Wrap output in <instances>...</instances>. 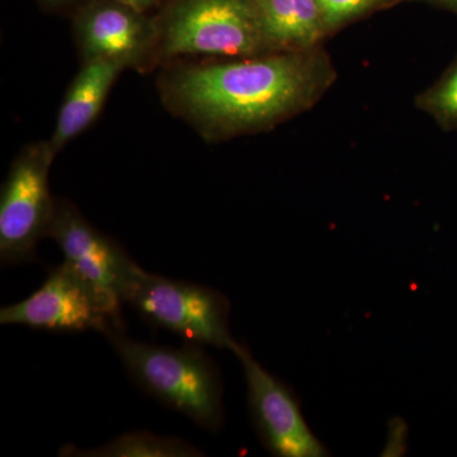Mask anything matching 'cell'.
<instances>
[{"mask_svg":"<svg viewBox=\"0 0 457 457\" xmlns=\"http://www.w3.org/2000/svg\"><path fill=\"white\" fill-rule=\"evenodd\" d=\"M323 12L329 35H336L345 27L385 11L402 0H318Z\"/></svg>","mask_w":457,"mask_h":457,"instance_id":"14","label":"cell"},{"mask_svg":"<svg viewBox=\"0 0 457 457\" xmlns=\"http://www.w3.org/2000/svg\"><path fill=\"white\" fill-rule=\"evenodd\" d=\"M233 353L245 370L252 425L267 453L278 457L332 455L306 422L293 387L264 369L242 343Z\"/></svg>","mask_w":457,"mask_h":457,"instance_id":"7","label":"cell"},{"mask_svg":"<svg viewBox=\"0 0 457 457\" xmlns=\"http://www.w3.org/2000/svg\"><path fill=\"white\" fill-rule=\"evenodd\" d=\"M402 2H409V0H402Z\"/></svg>","mask_w":457,"mask_h":457,"instance_id":"19","label":"cell"},{"mask_svg":"<svg viewBox=\"0 0 457 457\" xmlns=\"http://www.w3.org/2000/svg\"><path fill=\"white\" fill-rule=\"evenodd\" d=\"M0 324L54 333L125 332L95 291L65 262L22 302L0 309Z\"/></svg>","mask_w":457,"mask_h":457,"instance_id":"8","label":"cell"},{"mask_svg":"<svg viewBox=\"0 0 457 457\" xmlns=\"http://www.w3.org/2000/svg\"><path fill=\"white\" fill-rule=\"evenodd\" d=\"M273 53L321 46L329 31L318 0H253Z\"/></svg>","mask_w":457,"mask_h":457,"instance_id":"11","label":"cell"},{"mask_svg":"<svg viewBox=\"0 0 457 457\" xmlns=\"http://www.w3.org/2000/svg\"><path fill=\"white\" fill-rule=\"evenodd\" d=\"M414 106L428 114L441 130H457V56L432 86L417 96Z\"/></svg>","mask_w":457,"mask_h":457,"instance_id":"13","label":"cell"},{"mask_svg":"<svg viewBox=\"0 0 457 457\" xmlns=\"http://www.w3.org/2000/svg\"><path fill=\"white\" fill-rule=\"evenodd\" d=\"M119 2L129 5V7L137 9V11L143 12V13H146L149 9L155 7L162 0H119Z\"/></svg>","mask_w":457,"mask_h":457,"instance_id":"16","label":"cell"},{"mask_svg":"<svg viewBox=\"0 0 457 457\" xmlns=\"http://www.w3.org/2000/svg\"><path fill=\"white\" fill-rule=\"evenodd\" d=\"M414 2H423L431 4L433 7L445 9L457 16V0H414Z\"/></svg>","mask_w":457,"mask_h":457,"instance_id":"17","label":"cell"},{"mask_svg":"<svg viewBox=\"0 0 457 457\" xmlns=\"http://www.w3.org/2000/svg\"><path fill=\"white\" fill-rule=\"evenodd\" d=\"M42 4L47 8H57L62 5L69 4V3L74 2V0H40Z\"/></svg>","mask_w":457,"mask_h":457,"instance_id":"18","label":"cell"},{"mask_svg":"<svg viewBox=\"0 0 457 457\" xmlns=\"http://www.w3.org/2000/svg\"><path fill=\"white\" fill-rule=\"evenodd\" d=\"M129 303L146 323L180 337L186 343L233 352L230 302L209 286L153 275L137 269L123 291Z\"/></svg>","mask_w":457,"mask_h":457,"instance_id":"4","label":"cell"},{"mask_svg":"<svg viewBox=\"0 0 457 457\" xmlns=\"http://www.w3.org/2000/svg\"><path fill=\"white\" fill-rule=\"evenodd\" d=\"M408 426L402 418H393L389 423V437L383 450L384 456L405 455L408 450Z\"/></svg>","mask_w":457,"mask_h":457,"instance_id":"15","label":"cell"},{"mask_svg":"<svg viewBox=\"0 0 457 457\" xmlns=\"http://www.w3.org/2000/svg\"><path fill=\"white\" fill-rule=\"evenodd\" d=\"M60 456L75 457H200L203 451L185 440L163 437L150 432H132L119 436L97 449L82 450L65 445Z\"/></svg>","mask_w":457,"mask_h":457,"instance_id":"12","label":"cell"},{"mask_svg":"<svg viewBox=\"0 0 457 457\" xmlns=\"http://www.w3.org/2000/svg\"><path fill=\"white\" fill-rule=\"evenodd\" d=\"M55 153L49 141L25 147L8 171L0 194V261L21 264L33 260L49 236L56 209L49 186Z\"/></svg>","mask_w":457,"mask_h":457,"instance_id":"5","label":"cell"},{"mask_svg":"<svg viewBox=\"0 0 457 457\" xmlns=\"http://www.w3.org/2000/svg\"><path fill=\"white\" fill-rule=\"evenodd\" d=\"M338 73L321 46L174 69L162 93L167 106L203 132L224 140L267 131L312 110Z\"/></svg>","mask_w":457,"mask_h":457,"instance_id":"1","label":"cell"},{"mask_svg":"<svg viewBox=\"0 0 457 457\" xmlns=\"http://www.w3.org/2000/svg\"><path fill=\"white\" fill-rule=\"evenodd\" d=\"M125 66L113 60L96 59L84 62L82 71L74 78L60 108L55 131L49 140L57 153L79 137L97 120L110 90Z\"/></svg>","mask_w":457,"mask_h":457,"instance_id":"10","label":"cell"},{"mask_svg":"<svg viewBox=\"0 0 457 457\" xmlns=\"http://www.w3.org/2000/svg\"><path fill=\"white\" fill-rule=\"evenodd\" d=\"M135 384L201 428L218 432L225 422L220 369L201 345L179 348L135 341L125 332L104 336Z\"/></svg>","mask_w":457,"mask_h":457,"instance_id":"2","label":"cell"},{"mask_svg":"<svg viewBox=\"0 0 457 457\" xmlns=\"http://www.w3.org/2000/svg\"><path fill=\"white\" fill-rule=\"evenodd\" d=\"M158 56L240 59L272 54L253 0H163Z\"/></svg>","mask_w":457,"mask_h":457,"instance_id":"3","label":"cell"},{"mask_svg":"<svg viewBox=\"0 0 457 457\" xmlns=\"http://www.w3.org/2000/svg\"><path fill=\"white\" fill-rule=\"evenodd\" d=\"M74 29L84 62L106 59L139 68L158 55L155 18L119 0H89L75 14Z\"/></svg>","mask_w":457,"mask_h":457,"instance_id":"9","label":"cell"},{"mask_svg":"<svg viewBox=\"0 0 457 457\" xmlns=\"http://www.w3.org/2000/svg\"><path fill=\"white\" fill-rule=\"evenodd\" d=\"M47 237L55 240L65 263L95 291L112 317L123 324V291L139 264L119 242L93 227L66 200H56Z\"/></svg>","mask_w":457,"mask_h":457,"instance_id":"6","label":"cell"}]
</instances>
